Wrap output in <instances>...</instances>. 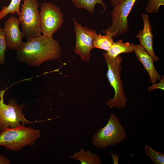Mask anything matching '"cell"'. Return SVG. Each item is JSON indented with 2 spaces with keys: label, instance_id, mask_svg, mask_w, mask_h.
I'll list each match as a JSON object with an SVG mask.
<instances>
[{
  "label": "cell",
  "instance_id": "8992f818",
  "mask_svg": "<svg viewBox=\"0 0 164 164\" xmlns=\"http://www.w3.org/2000/svg\"><path fill=\"white\" fill-rule=\"evenodd\" d=\"M6 90L0 91V130L13 128L22 125L31 124L42 121H32L27 120L22 113L23 104L18 105L16 101L10 99L8 104L4 103V97Z\"/></svg>",
  "mask_w": 164,
  "mask_h": 164
},
{
  "label": "cell",
  "instance_id": "3957f363",
  "mask_svg": "<svg viewBox=\"0 0 164 164\" xmlns=\"http://www.w3.org/2000/svg\"><path fill=\"white\" fill-rule=\"evenodd\" d=\"M127 135L119 119L115 114L112 113L106 125L93 135L92 141L96 147L104 149L122 142Z\"/></svg>",
  "mask_w": 164,
  "mask_h": 164
},
{
  "label": "cell",
  "instance_id": "52a82bcc",
  "mask_svg": "<svg viewBox=\"0 0 164 164\" xmlns=\"http://www.w3.org/2000/svg\"><path fill=\"white\" fill-rule=\"evenodd\" d=\"M137 0H122L114 5L111 12V25L101 32L112 38L127 32L129 27L128 17Z\"/></svg>",
  "mask_w": 164,
  "mask_h": 164
},
{
  "label": "cell",
  "instance_id": "5b68a950",
  "mask_svg": "<svg viewBox=\"0 0 164 164\" xmlns=\"http://www.w3.org/2000/svg\"><path fill=\"white\" fill-rule=\"evenodd\" d=\"M39 3L37 0H24L18 18L24 37L28 40L41 35Z\"/></svg>",
  "mask_w": 164,
  "mask_h": 164
},
{
  "label": "cell",
  "instance_id": "2e32d148",
  "mask_svg": "<svg viewBox=\"0 0 164 164\" xmlns=\"http://www.w3.org/2000/svg\"><path fill=\"white\" fill-rule=\"evenodd\" d=\"M114 43V39L111 36L108 35H102L99 34L96 35L93 41V47L107 51Z\"/></svg>",
  "mask_w": 164,
  "mask_h": 164
},
{
  "label": "cell",
  "instance_id": "277c9868",
  "mask_svg": "<svg viewBox=\"0 0 164 164\" xmlns=\"http://www.w3.org/2000/svg\"><path fill=\"white\" fill-rule=\"evenodd\" d=\"M103 55L108 67L106 76L115 93L114 97L106 102V104L111 109L114 107L125 108L127 105V98L125 96L120 75L122 58L118 55L115 59L111 60L105 55L103 54Z\"/></svg>",
  "mask_w": 164,
  "mask_h": 164
},
{
  "label": "cell",
  "instance_id": "7c38bea8",
  "mask_svg": "<svg viewBox=\"0 0 164 164\" xmlns=\"http://www.w3.org/2000/svg\"><path fill=\"white\" fill-rule=\"evenodd\" d=\"M132 44L138 59L142 64L149 75L151 83L152 84H155L156 81L159 80L162 77L155 68L153 58L140 44L136 45L133 43Z\"/></svg>",
  "mask_w": 164,
  "mask_h": 164
},
{
  "label": "cell",
  "instance_id": "7a4b0ae2",
  "mask_svg": "<svg viewBox=\"0 0 164 164\" xmlns=\"http://www.w3.org/2000/svg\"><path fill=\"white\" fill-rule=\"evenodd\" d=\"M0 145L7 150L19 151L27 145L32 146L40 137L39 130L26 127L24 125L1 131Z\"/></svg>",
  "mask_w": 164,
  "mask_h": 164
},
{
  "label": "cell",
  "instance_id": "cb8c5ba5",
  "mask_svg": "<svg viewBox=\"0 0 164 164\" xmlns=\"http://www.w3.org/2000/svg\"><path fill=\"white\" fill-rule=\"evenodd\" d=\"M122 0H110L111 5L112 6L118 3Z\"/></svg>",
  "mask_w": 164,
  "mask_h": 164
},
{
  "label": "cell",
  "instance_id": "5bb4252c",
  "mask_svg": "<svg viewBox=\"0 0 164 164\" xmlns=\"http://www.w3.org/2000/svg\"><path fill=\"white\" fill-rule=\"evenodd\" d=\"M69 157L80 161L81 164H101V160L99 156L91 153V150L85 151L83 149L76 152L72 155H68Z\"/></svg>",
  "mask_w": 164,
  "mask_h": 164
},
{
  "label": "cell",
  "instance_id": "9a60e30c",
  "mask_svg": "<svg viewBox=\"0 0 164 164\" xmlns=\"http://www.w3.org/2000/svg\"><path fill=\"white\" fill-rule=\"evenodd\" d=\"M73 4L77 8L85 9L91 14L94 12L96 5L100 4L106 12L107 7L102 0H72Z\"/></svg>",
  "mask_w": 164,
  "mask_h": 164
},
{
  "label": "cell",
  "instance_id": "ffe728a7",
  "mask_svg": "<svg viewBox=\"0 0 164 164\" xmlns=\"http://www.w3.org/2000/svg\"><path fill=\"white\" fill-rule=\"evenodd\" d=\"M164 5V0H149L145 11L149 13L156 14L159 12V7Z\"/></svg>",
  "mask_w": 164,
  "mask_h": 164
},
{
  "label": "cell",
  "instance_id": "8fae6325",
  "mask_svg": "<svg viewBox=\"0 0 164 164\" xmlns=\"http://www.w3.org/2000/svg\"><path fill=\"white\" fill-rule=\"evenodd\" d=\"M141 16L143 22V28L139 31L136 37L139 39L140 44L152 56L154 61H157L159 58L155 55L153 49V35L149 16L146 13H142Z\"/></svg>",
  "mask_w": 164,
  "mask_h": 164
},
{
  "label": "cell",
  "instance_id": "603a6c76",
  "mask_svg": "<svg viewBox=\"0 0 164 164\" xmlns=\"http://www.w3.org/2000/svg\"><path fill=\"white\" fill-rule=\"evenodd\" d=\"M114 153L112 151L110 152V154L112 156L113 163L114 164H118V159L119 157V154H116L115 152H114Z\"/></svg>",
  "mask_w": 164,
  "mask_h": 164
},
{
  "label": "cell",
  "instance_id": "ba28073f",
  "mask_svg": "<svg viewBox=\"0 0 164 164\" xmlns=\"http://www.w3.org/2000/svg\"><path fill=\"white\" fill-rule=\"evenodd\" d=\"M39 15L43 35L52 37L63 23V15L60 9L53 3L45 2L41 5Z\"/></svg>",
  "mask_w": 164,
  "mask_h": 164
},
{
  "label": "cell",
  "instance_id": "6da1fadb",
  "mask_svg": "<svg viewBox=\"0 0 164 164\" xmlns=\"http://www.w3.org/2000/svg\"><path fill=\"white\" fill-rule=\"evenodd\" d=\"M27 40L17 50V59L21 62L38 67L46 61L57 59L60 55L59 42L52 37L43 35Z\"/></svg>",
  "mask_w": 164,
  "mask_h": 164
},
{
  "label": "cell",
  "instance_id": "44dd1931",
  "mask_svg": "<svg viewBox=\"0 0 164 164\" xmlns=\"http://www.w3.org/2000/svg\"><path fill=\"white\" fill-rule=\"evenodd\" d=\"M159 82L158 84H155L150 87L148 86V91L149 92L152 90L155 89H160L164 90V75L162 77L161 79L159 80Z\"/></svg>",
  "mask_w": 164,
  "mask_h": 164
},
{
  "label": "cell",
  "instance_id": "30bf717a",
  "mask_svg": "<svg viewBox=\"0 0 164 164\" xmlns=\"http://www.w3.org/2000/svg\"><path fill=\"white\" fill-rule=\"evenodd\" d=\"M20 24L18 18L14 16L9 18L5 22L4 28L7 47L11 50H17L23 42L24 36L19 28Z\"/></svg>",
  "mask_w": 164,
  "mask_h": 164
},
{
  "label": "cell",
  "instance_id": "e0dca14e",
  "mask_svg": "<svg viewBox=\"0 0 164 164\" xmlns=\"http://www.w3.org/2000/svg\"><path fill=\"white\" fill-rule=\"evenodd\" d=\"M22 0H11L9 4L3 6L0 12V21L8 14L10 13L19 15L20 3Z\"/></svg>",
  "mask_w": 164,
  "mask_h": 164
},
{
  "label": "cell",
  "instance_id": "9c48e42d",
  "mask_svg": "<svg viewBox=\"0 0 164 164\" xmlns=\"http://www.w3.org/2000/svg\"><path fill=\"white\" fill-rule=\"evenodd\" d=\"M76 43L74 51L84 61L90 60L91 51L93 47V42L97 35L96 30L87 26H83L73 18Z\"/></svg>",
  "mask_w": 164,
  "mask_h": 164
},
{
  "label": "cell",
  "instance_id": "4fadbf2b",
  "mask_svg": "<svg viewBox=\"0 0 164 164\" xmlns=\"http://www.w3.org/2000/svg\"><path fill=\"white\" fill-rule=\"evenodd\" d=\"M134 51V49L132 43L129 42L124 43L121 40H118L114 42L105 55L109 59H115L121 53H130Z\"/></svg>",
  "mask_w": 164,
  "mask_h": 164
},
{
  "label": "cell",
  "instance_id": "d6986e66",
  "mask_svg": "<svg viewBox=\"0 0 164 164\" xmlns=\"http://www.w3.org/2000/svg\"><path fill=\"white\" fill-rule=\"evenodd\" d=\"M7 44L3 28L0 26V65L5 63V53L6 50Z\"/></svg>",
  "mask_w": 164,
  "mask_h": 164
},
{
  "label": "cell",
  "instance_id": "7402d4cb",
  "mask_svg": "<svg viewBox=\"0 0 164 164\" xmlns=\"http://www.w3.org/2000/svg\"><path fill=\"white\" fill-rule=\"evenodd\" d=\"M10 164L9 159L5 157L2 154L0 153V164Z\"/></svg>",
  "mask_w": 164,
  "mask_h": 164
},
{
  "label": "cell",
  "instance_id": "ac0fdd59",
  "mask_svg": "<svg viewBox=\"0 0 164 164\" xmlns=\"http://www.w3.org/2000/svg\"><path fill=\"white\" fill-rule=\"evenodd\" d=\"M144 151L146 155L152 160L154 164H164V154L155 151L149 145L144 147Z\"/></svg>",
  "mask_w": 164,
  "mask_h": 164
}]
</instances>
